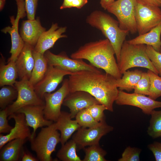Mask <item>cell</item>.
I'll return each instance as SVG.
<instances>
[{
  "mask_svg": "<svg viewBox=\"0 0 161 161\" xmlns=\"http://www.w3.org/2000/svg\"><path fill=\"white\" fill-rule=\"evenodd\" d=\"M116 79L101 71L82 70L72 73L68 79L69 92L83 91L89 93L108 110L113 112V104L119 90Z\"/></svg>",
  "mask_w": 161,
  "mask_h": 161,
  "instance_id": "obj_1",
  "label": "cell"
},
{
  "mask_svg": "<svg viewBox=\"0 0 161 161\" xmlns=\"http://www.w3.org/2000/svg\"><path fill=\"white\" fill-rule=\"evenodd\" d=\"M114 49L107 38L86 43L72 53L71 58L85 59L95 67L103 69L106 73L117 79L120 78L122 74L118 68L114 57Z\"/></svg>",
  "mask_w": 161,
  "mask_h": 161,
  "instance_id": "obj_2",
  "label": "cell"
},
{
  "mask_svg": "<svg viewBox=\"0 0 161 161\" xmlns=\"http://www.w3.org/2000/svg\"><path fill=\"white\" fill-rule=\"evenodd\" d=\"M86 22L91 26L100 30L109 40L115 51L118 63L122 45L129 32L121 29L118 21L100 10H95L87 16Z\"/></svg>",
  "mask_w": 161,
  "mask_h": 161,
  "instance_id": "obj_3",
  "label": "cell"
},
{
  "mask_svg": "<svg viewBox=\"0 0 161 161\" xmlns=\"http://www.w3.org/2000/svg\"><path fill=\"white\" fill-rule=\"evenodd\" d=\"M146 46L144 44H131L127 41H125L121 50L120 61L117 63L122 74L128 69L136 67L146 68L159 74L147 54Z\"/></svg>",
  "mask_w": 161,
  "mask_h": 161,
  "instance_id": "obj_4",
  "label": "cell"
},
{
  "mask_svg": "<svg viewBox=\"0 0 161 161\" xmlns=\"http://www.w3.org/2000/svg\"><path fill=\"white\" fill-rule=\"evenodd\" d=\"M31 149L35 151L41 161H51L52 153L57 144L61 142V134L54 123L42 128L37 136L30 140Z\"/></svg>",
  "mask_w": 161,
  "mask_h": 161,
  "instance_id": "obj_5",
  "label": "cell"
},
{
  "mask_svg": "<svg viewBox=\"0 0 161 161\" xmlns=\"http://www.w3.org/2000/svg\"><path fill=\"white\" fill-rule=\"evenodd\" d=\"M136 0H117L106 9L117 18L120 28L132 34L137 32L135 18Z\"/></svg>",
  "mask_w": 161,
  "mask_h": 161,
  "instance_id": "obj_6",
  "label": "cell"
},
{
  "mask_svg": "<svg viewBox=\"0 0 161 161\" xmlns=\"http://www.w3.org/2000/svg\"><path fill=\"white\" fill-rule=\"evenodd\" d=\"M135 18L137 32L139 35L143 34L161 23V10L136 0Z\"/></svg>",
  "mask_w": 161,
  "mask_h": 161,
  "instance_id": "obj_7",
  "label": "cell"
},
{
  "mask_svg": "<svg viewBox=\"0 0 161 161\" xmlns=\"http://www.w3.org/2000/svg\"><path fill=\"white\" fill-rule=\"evenodd\" d=\"M29 80H20L16 81L15 83L14 86L18 91V96L15 101L7 107L8 116L25 106L45 105V101L37 95Z\"/></svg>",
  "mask_w": 161,
  "mask_h": 161,
  "instance_id": "obj_8",
  "label": "cell"
},
{
  "mask_svg": "<svg viewBox=\"0 0 161 161\" xmlns=\"http://www.w3.org/2000/svg\"><path fill=\"white\" fill-rule=\"evenodd\" d=\"M17 7L16 18L14 16L10 18L11 26H8L3 29L1 31L4 33H8L10 35L11 47L10 52L11 56L8 61H16L22 50L25 43L18 32L19 20L24 18L27 13L25 8L24 0H15Z\"/></svg>",
  "mask_w": 161,
  "mask_h": 161,
  "instance_id": "obj_9",
  "label": "cell"
},
{
  "mask_svg": "<svg viewBox=\"0 0 161 161\" xmlns=\"http://www.w3.org/2000/svg\"><path fill=\"white\" fill-rule=\"evenodd\" d=\"M113 127L106 123L105 118L97 126L91 128L81 127L73 135V139L76 143L77 149H83L86 146L99 144L101 138L112 131Z\"/></svg>",
  "mask_w": 161,
  "mask_h": 161,
  "instance_id": "obj_10",
  "label": "cell"
},
{
  "mask_svg": "<svg viewBox=\"0 0 161 161\" xmlns=\"http://www.w3.org/2000/svg\"><path fill=\"white\" fill-rule=\"evenodd\" d=\"M44 55L49 65L59 67L72 73L82 70L101 72L98 68L91 64H88L83 59L69 58L64 52L55 54L48 50Z\"/></svg>",
  "mask_w": 161,
  "mask_h": 161,
  "instance_id": "obj_11",
  "label": "cell"
},
{
  "mask_svg": "<svg viewBox=\"0 0 161 161\" xmlns=\"http://www.w3.org/2000/svg\"><path fill=\"white\" fill-rule=\"evenodd\" d=\"M69 92L68 79H65L61 86L55 92L45 93L43 97L45 104L44 117L47 120L56 122L61 111V106L65 98Z\"/></svg>",
  "mask_w": 161,
  "mask_h": 161,
  "instance_id": "obj_12",
  "label": "cell"
},
{
  "mask_svg": "<svg viewBox=\"0 0 161 161\" xmlns=\"http://www.w3.org/2000/svg\"><path fill=\"white\" fill-rule=\"evenodd\" d=\"M119 105H130L140 109L144 114L150 115L155 109L161 108V101L153 100L145 95L134 93H129L119 90L115 100Z\"/></svg>",
  "mask_w": 161,
  "mask_h": 161,
  "instance_id": "obj_13",
  "label": "cell"
},
{
  "mask_svg": "<svg viewBox=\"0 0 161 161\" xmlns=\"http://www.w3.org/2000/svg\"><path fill=\"white\" fill-rule=\"evenodd\" d=\"M72 74L59 67L48 65L44 77L34 86L35 91L39 97L43 99L45 93H51L55 89L64 76Z\"/></svg>",
  "mask_w": 161,
  "mask_h": 161,
  "instance_id": "obj_14",
  "label": "cell"
},
{
  "mask_svg": "<svg viewBox=\"0 0 161 161\" xmlns=\"http://www.w3.org/2000/svg\"><path fill=\"white\" fill-rule=\"evenodd\" d=\"M96 104H100L94 97L83 91L69 92L63 103L69 109L72 119L75 117L81 110Z\"/></svg>",
  "mask_w": 161,
  "mask_h": 161,
  "instance_id": "obj_15",
  "label": "cell"
},
{
  "mask_svg": "<svg viewBox=\"0 0 161 161\" xmlns=\"http://www.w3.org/2000/svg\"><path fill=\"white\" fill-rule=\"evenodd\" d=\"M8 119L13 118L15 126L6 135L0 134V149L8 142L16 139L29 140L31 136L29 126L27 124L24 114L22 113H13L8 116Z\"/></svg>",
  "mask_w": 161,
  "mask_h": 161,
  "instance_id": "obj_16",
  "label": "cell"
},
{
  "mask_svg": "<svg viewBox=\"0 0 161 161\" xmlns=\"http://www.w3.org/2000/svg\"><path fill=\"white\" fill-rule=\"evenodd\" d=\"M44 106H27L21 108L16 112L23 113L25 116L27 125L33 129L29 140L35 136V132L38 128L48 126L53 123V121L47 120L44 117Z\"/></svg>",
  "mask_w": 161,
  "mask_h": 161,
  "instance_id": "obj_17",
  "label": "cell"
},
{
  "mask_svg": "<svg viewBox=\"0 0 161 161\" xmlns=\"http://www.w3.org/2000/svg\"><path fill=\"white\" fill-rule=\"evenodd\" d=\"M66 27H59L57 23H52L50 28L41 35L34 48V50L44 54L53 47L59 39L67 37L64 34L66 30Z\"/></svg>",
  "mask_w": 161,
  "mask_h": 161,
  "instance_id": "obj_18",
  "label": "cell"
},
{
  "mask_svg": "<svg viewBox=\"0 0 161 161\" xmlns=\"http://www.w3.org/2000/svg\"><path fill=\"white\" fill-rule=\"evenodd\" d=\"M34 48L25 43L22 50L15 62L20 80H29L30 78L35 63L33 55Z\"/></svg>",
  "mask_w": 161,
  "mask_h": 161,
  "instance_id": "obj_19",
  "label": "cell"
},
{
  "mask_svg": "<svg viewBox=\"0 0 161 161\" xmlns=\"http://www.w3.org/2000/svg\"><path fill=\"white\" fill-rule=\"evenodd\" d=\"M46 28L41 25L40 18L23 21L20 31V35L25 43L34 47Z\"/></svg>",
  "mask_w": 161,
  "mask_h": 161,
  "instance_id": "obj_20",
  "label": "cell"
},
{
  "mask_svg": "<svg viewBox=\"0 0 161 161\" xmlns=\"http://www.w3.org/2000/svg\"><path fill=\"white\" fill-rule=\"evenodd\" d=\"M72 119L70 113L61 111L57 120L54 123L56 129L60 131L61 145L67 142L75 131L81 127L76 120Z\"/></svg>",
  "mask_w": 161,
  "mask_h": 161,
  "instance_id": "obj_21",
  "label": "cell"
},
{
  "mask_svg": "<svg viewBox=\"0 0 161 161\" xmlns=\"http://www.w3.org/2000/svg\"><path fill=\"white\" fill-rule=\"evenodd\" d=\"M27 140L16 139L8 142L0 149V161H18L21 159L23 145Z\"/></svg>",
  "mask_w": 161,
  "mask_h": 161,
  "instance_id": "obj_22",
  "label": "cell"
},
{
  "mask_svg": "<svg viewBox=\"0 0 161 161\" xmlns=\"http://www.w3.org/2000/svg\"><path fill=\"white\" fill-rule=\"evenodd\" d=\"M161 23L148 32L139 35L127 41L132 44H144L151 46L155 50L159 52L161 46Z\"/></svg>",
  "mask_w": 161,
  "mask_h": 161,
  "instance_id": "obj_23",
  "label": "cell"
},
{
  "mask_svg": "<svg viewBox=\"0 0 161 161\" xmlns=\"http://www.w3.org/2000/svg\"><path fill=\"white\" fill-rule=\"evenodd\" d=\"M0 59V86H14L18 74L15 62L7 61L5 64L4 58L2 55Z\"/></svg>",
  "mask_w": 161,
  "mask_h": 161,
  "instance_id": "obj_24",
  "label": "cell"
},
{
  "mask_svg": "<svg viewBox=\"0 0 161 161\" xmlns=\"http://www.w3.org/2000/svg\"><path fill=\"white\" fill-rule=\"evenodd\" d=\"M33 55L35 63L30 78V84L34 86L39 82L45 74L48 66L47 60L44 55L33 50Z\"/></svg>",
  "mask_w": 161,
  "mask_h": 161,
  "instance_id": "obj_25",
  "label": "cell"
},
{
  "mask_svg": "<svg viewBox=\"0 0 161 161\" xmlns=\"http://www.w3.org/2000/svg\"><path fill=\"white\" fill-rule=\"evenodd\" d=\"M143 72L138 69L124 72L120 78L116 79L117 86L119 90H125L128 92L132 91L140 79Z\"/></svg>",
  "mask_w": 161,
  "mask_h": 161,
  "instance_id": "obj_26",
  "label": "cell"
},
{
  "mask_svg": "<svg viewBox=\"0 0 161 161\" xmlns=\"http://www.w3.org/2000/svg\"><path fill=\"white\" fill-rule=\"evenodd\" d=\"M77 149V144L72 139L62 145L57 152V157L63 161H81L76 154Z\"/></svg>",
  "mask_w": 161,
  "mask_h": 161,
  "instance_id": "obj_27",
  "label": "cell"
},
{
  "mask_svg": "<svg viewBox=\"0 0 161 161\" xmlns=\"http://www.w3.org/2000/svg\"><path fill=\"white\" fill-rule=\"evenodd\" d=\"M150 115L149 125L148 128V134L153 139L161 137V110L154 109Z\"/></svg>",
  "mask_w": 161,
  "mask_h": 161,
  "instance_id": "obj_28",
  "label": "cell"
},
{
  "mask_svg": "<svg viewBox=\"0 0 161 161\" xmlns=\"http://www.w3.org/2000/svg\"><path fill=\"white\" fill-rule=\"evenodd\" d=\"M18 91L14 86H5L0 90V107L1 109L6 108L16 99Z\"/></svg>",
  "mask_w": 161,
  "mask_h": 161,
  "instance_id": "obj_29",
  "label": "cell"
},
{
  "mask_svg": "<svg viewBox=\"0 0 161 161\" xmlns=\"http://www.w3.org/2000/svg\"><path fill=\"white\" fill-rule=\"evenodd\" d=\"M85 156L83 161H106L105 157L107 154L106 151L102 148L99 144L89 146L84 148Z\"/></svg>",
  "mask_w": 161,
  "mask_h": 161,
  "instance_id": "obj_30",
  "label": "cell"
},
{
  "mask_svg": "<svg viewBox=\"0 0 161 161\" xmlns=\"http://www.w3.org/2000/svg\"><path fill=\"white\" fill-rule=\"evenodd\" d=\"M147 73L150 81L148 97L156 100L161 96V77L149 69L148 70Z\"/></svg>",
  "mask_w": 161,
  "mask_h": 161,
  "instance_id": "obj_31",
  "label": "cell"
},
{
  "mask_svg": "<svg viewBox=\"0 0 161 161\" xmlns=\"http://www.w3.org/2000/svg\"><path fill=\"white\" fill-rule=\"evenodd\" d=\"M75 120L81 127L89 128L98 125L100 122L96 121L85 109L79 112L75 117Z\"/></svg>",
  "mask_w": 161,
  "mask_h": 161,
  "instance_id": "obj_32",
  "label": "cell"
},
{
  "mask_svg": "<svg viewBox=\"0 0 161 161\" xmlns=\"http://www.w3.org/2000/svg\"><path fill=\"white\" fill-rule=\"evenodd\" d=\"M150 86V79L148 74L143 72L140 79L134 89V93L148 95Z\"/></svg>",
  "mask_w": 161,
  "mask_h": 161,
  "instance_id": "obj_33",
  "label": "cell"
},
{
  "mask_svg": "<svg viewBox=\"0 0 161 161\" xmlns=\"http://www.w3.org/2000/svg\"><path fill=\"white\" fill-rule=\"evenodd\" d=\"M146 52L159 75L161 76V53L149 45H146Z\"/></svg>",
  "mask_w": 161,
  "mask_h": 161,
  "instance_id": "obj_34",
  "label": "cell"
},
{
  "mask_svg": "<svg viewBox=\"0 0 161 161\" xmlns=\"http://www.w3.org/2000/svg\"><path fill=\"white\" fill-rule=\"evenodd\" d=\"M141 150L139 148L128 146L124 150L118 161H139Z\"/></svg>",
  "mask_w": 161,
  "mask_h": 161,
  "instance_id": "obj_35",
  "label": "cell"
},
{
  "mask_svg": "<svg viewBox=\"0 0 161 161\" xmlns=\"http://www.w3.org/2000/svg\"><path fill=\"white\" fill-rule=\"evenodd\" d=\"M85 109L97 122H100L105 118L104 112L107 109L106 107L102 104H94Z\"/></svg>",
  "mask_w": 161,
  "mask_h": 161,
  "instance_id": "obj_36",
  "label": "cell"
},
{
  "mask_svg": "<svg viewBox=\"0 0 161 161\" xmlns=\"http://www.w3.org/2000/svg\"><path fill=\"white\" fill-rule=\"evenodd\" d=\"M7 108L1 109L0 111V133H8L13 127L9 125L7 117Z\"/></svg>",
  "mask_w": 161,
  "mask_h": 161,
  "instance_id": "obj_37",
  "label": "cell"
},
{
  "mask_svg": "<svg viewBox=\"0 0 161 161\" xmlns=\"http://www.w3.org/2000/svg\"><path fill=\"white\" fill-rule=\"evenodd\" d=\"M38 0H24L25 8L28 19H35Z\"/></svg>",
  "mask_w": 161,
  "mask_h": 161,
  "instance_id": "obj_38",
  "label": "cell"
},
{
  "mask_svg": "<svg viewBox=\"0 0 161 161\" xmlns=\"http://www.w3.org/2000/svg\"><path fill=\"white\" fill-rule=\"evenodd\" d=\"M148 147L153 154L155 161H161V142L155 141L149 144Z\"/></svg>",
  "mask_w": 161,
  "mask_h": 161,
  "instance_id": "obj_39",
  "label": "cell"
},
{
  "mask_svg": "<svg viewBox=\"0 0 161 161\" xmlns=\"http://www.w3.org/2000/svg\"><path fill=\"white\" fill-rule=\"evenodd\" d=\"M22 161H38V160L33 157L30 153L23 151L21 159Z\"/></svg>",
  "mask_w": 161,
  "mask_h": 161,
  "instance_id": "obj_40",
  "label": "cell"
},
{
  "mask_svg": "<svg viewBox=\"0 0 161 161\" xmlns=\"http://www.w3.org/2000/svg\"><path fill=\"white\" fill-rule=\"evenodd\" d=\"M88 2V0H73L72 4V7L81 9Z\"/></svg>",
  "mask_w": 161,
  "mask_h": 161,
  "instance_id": "obj_41",
  "label": "cell"
},
{
  "mask_svg": "<svg viewBox=\"0 0 161 161\" xmlns=\"http://www.w3.org/2000/svg\"><path fill=\"white\" fill-rule=\"evenodd\" d=\"M144 3L160 7L161 6V0H139Z\"/></svg>",
  "mask_w": 161,
  "mask_h": 161,
  "instance_id": "obj_42",
  "label": "cell"
},
{
  "mask_svg": "<svg viewBox=\"0 0 161 161\" xmlns=\"http://www.w3.org/2000/svg\"><path fill=\"white\" fill-rule=\"evenodd\" d=\"M115 1V0H100V4L104 10H106L108 7Z\"/></svg>",
  "mask_w": 161,
  "mask_h": 161,
  "instance_id": "obj_43",
  "label": "cell"
},
{
  "mask_svg": "<svg viewBox=\"0 0 161 161\" xmlns=\"http://www.w3.org/2000/svg\"><path fill=\"white\" fill-rule=\"evenodd\" d=\"M73 0H64L63 2L60 6L61 10L72 8V4Z\"/></svg>",
  "mask_w": 161,
  "mask_h": 161,
  "instance_id": "obj_44",
  "label": "cell"
},
{
  "mask_svg": "<svg viewBox=\"0 0 161 161\" xmlns=\"http://www.w3.org/2000/svg\"><path fill=\"white\" fill-rule=\"evenodd\" d=\"M6 0H0V10L1 11L3 9Z\"/></svg>",
  "mask_w": 161,
  "mask_h": 161,
  "instance_id": "obj_45",
  "label": "cell"
},
{
  "mask_svg": "<svg viewBox=\"0 0 161 161\" xmlns=\"http://www.w3.org/2000/svg\"><path fill=\"white\" fill-rule=\"evenodd\" d=\"M159 52L161 53V46L160 47V50L159 51Z\"/></svg>",
  "mask_w": 161,
  "mask_h": 161,
  "instance_id": "obj_46",
  "label": "cell"
}]
</instances>
